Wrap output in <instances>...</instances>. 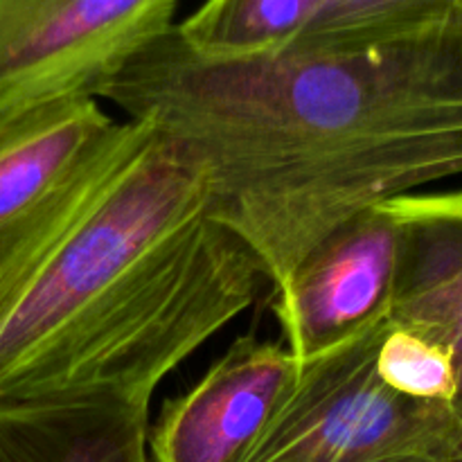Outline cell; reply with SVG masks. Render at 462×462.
I'll return each instance as SVG.
<instances>
[{
	"mask_svg": "<svg viewBox=\"0 0 462 462\" xmlns=\"http://www.w3.org/2000/svg\"><path fill=\"white\" fill-rule=\"evenodd\" d=\"M99 102L188 153L215 221L280 293L343 224L462 174V23L373 48L244 61L199 57L171 27Z\"/></svg>",
	"mask_w": 462,
	"mask_h": 462,
	"instance_id": "cell-1",
	"label": "cell"
},
{
	"mask_svg": "<svg viewBox=\"0 0 462 462\" xmlns=\"http://www.w3.org/2000/svg\"><path fill=\"white\" fill-rule=\"evenodd\" d=\"M264 282L212 217L188 153L153 126L116 120L0 235V400L149 409Z\"/></svg>",
	"mask_w": 462,
	"mask_h": 462,
	"instance_id": "cell-2",
	"label": "cell"
},
{
	"mask_svg": "<svg viewBox=\"0 0 462 462\" xmlns=\"http://www.w3.org/2000/svg\"><path fill=\"white\" fill-rule=\"evenodd\" d=\"M388 325L391 316L300 364L296 391L248 462L462 458V418L451 406L402 397L377 377Z\"/></svg>",
	"mask_w": 462,
	"mask_h": 462,
	"instance_id": "cell-3",
	"label": "cell"
},
{
	"mask_svg": "<svg viewBox=\"0 0 462 462\" xmlns=\"http://www.w3.org/2000/svg\"><path fill=\"white\" fill-rule=\"evenodd\" d=\"M179 3L0 0V117L59 99H99L176 25Z\"/></svg>",
	"mask_w": 462,
	"mask_h": 462,
	"instance_id": "cell-4",
	"label": "cell"
},
{
	"mask_svg": "<svg viewBox=\"0 0 462 462\" xmlns=\"http://www.w3.org/2000/svg\"><path fill=\"white\" fill-rule=\"evenodd\" d=\"M400 226L383 203L334 230L273 293L271 311L298 364L391 316Z\"/></svg>",
	"mask_w": 462,
	"mask_h": 462,
	"instance_id": "cell-5",
	"label": "cell"
},
{
	"mask_svg": "<svg viewBox=\"0 0 462 462\" xmlns=\"http://www.w3.org/2000/svg\"><path fill=\"white\" fill-rule=\"evenodd\" d=\"M300 364L282 341L239 337L147 431L152 462H248L293 395Z\"/></svg>",
	"mask_w": 462,
	"mask_h": 462,
	"instance_id": "cell-6",
	"label": "cell"
},
{
	"mask_svg": "<svg viewBox=\"0 0 462 462\" xmlns=\"http://www.w3.org/2000/svg\"><path fill=\"white\" fill-rule=\"evenodd\" d=\"M400 226L391 319L429 332L454 356L462 418V189L383 201Z\"/></svg>",
	"mask_w": 462,
	"mask_h": 462,
	"instance_id": "cell-7",
	"label": "cell"
},
{
	"mask_svg": "<svg viewBox=\"0 0 462 462\" xmlns=\"http://www.w3.org/2000/svg\"><path fill=\"white\" fill-rule=\"evenodd\" d=\"M113 125L116 117L95 97L0 117V235L54 192Z\"/></svg>",
	"mask_w": 462,
	"mask_h": 462,
	"instance_id": "cell-8",
	"label": "cell"
},
{
	"mask_svg": "<svg viewBox=\"0 0 462 462\" xmlns=\"http://www.w3.org/2000/svg\"><path fill=\"white\" fill-rule=\"evenodd\" d=\"M149 409L111 400H0V462H152Z\"/></svg>",
	"mask_w": 462,
	"mask_h": 462,
	"instance_id": "cell-9",
	"label": "cell"
},
{
	"mask_svg": "<svg viewBox=\"0 0 462 462\" xmlns=\"http://www.w3.org/2000/svg\"><path fill=\"white\" fill-rule=\"evenodd\" d=\"M323 0H206L176 34L210 61L271 57L298 39Z\"/></svg>",
	"mask_w": 462,
	"mask_h": 462,
	"instance_id": "cell-10",
	"label": "cell"
},
{
	"mask_svg": "<svg viewBox=\"0 0 462 462\" xmlns=\"http://www.w3.org/2000/svg\"><path fill=\"white\" fill-rule=\"evenodd\" d=\"M462 23V0H323L284 50H361Z\"/></svg>",
	"mask_w": 462,
	"mask_h": 462,
	"instance_id": "cell-11",
	"label": "cell"
},
{
	"mask_svg": "<svg viewBox=\"0 0 462 462\" xmlns=\"http://www.w3.org/2000/svg\"><path fill=\"white\" fill-rule=\"evenodd\" d=\"M374 370L397 395L454 409L458 395L454 356L445 343L424 329L395 323L391 319V325L379 341Z\"/></svg>",
	"mask_w": 462,
	"mask_h": 462,
	"instance_id": "cell-12",
	"label": "cell"
},
{
	"mask_svg": "<svg viewBox=\"0 0 462 462\" xmlns=\"http://www.w3.org/2000/svg\"><path fill=\"white\" fill-rule=\"evenodd\" d=\"M374 462H440V460L427 458V456H391V458L374 460Z\"/></svg>",
	"mask_w": 462,
	"mask_h": 462,
	"instance_id": "cell-13",
	"label": "cell"
},
{
	"mask_svg": "<svg viewBox=\"0 0 462 462\" xmlns=\"http://www.w3.org/2000/svg\"><path fill=\"white\" fill-rule=\"evenodd\" d=\"M451 462H462V458H458V460H451Z\"/></svg>",
	"mask_w": 462,
	"mask_h": 462,
	"instance_id": "cell-14",
	"label": "cell"
}]
</instances>
